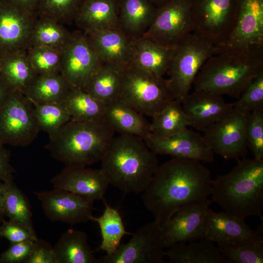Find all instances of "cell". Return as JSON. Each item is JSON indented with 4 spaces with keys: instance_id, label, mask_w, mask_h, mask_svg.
Here are the masks:
<instances>
[{
    "instance_id": "obj_1",
    "label": "cell",
    "mask_w": 263,
    "mask_h": 263,
    "mask_svg": "<svg viewBox=\"0 0 263 263\" xmlns=\"http://www.w3.org/2000/svg\"><path fill=\"white\" fill-rule=\"evenodd\" d=\"M211 184L210 171L201 161L173 157L158 165L141 198L161 225L182 206L207 199Z\"/></svg>"
},
{
    "instance_id": "obj_2",
    "label": "cell",
    "mask_w": 263,
    "mask_h": 263,
    "mask_svg": "<svg viewBox=\"0 0 263 263\" xmlns=\"http://www.w3.org/2000/svg\"><path fill=\"white\" fill-rule=\"evenodd\" d=\"M101 161L110 185L125 193L143 192L158 166L144 140L127 134L114 136Z\"/></svg>"
},
{
    "instance_id": "obj_3",
    "label": "cell",
    "mask_w": 263,
    "mask_h": 263,
    "mask_svg": "<svg viewBox=\"0 0 263 263\" xmlns=\"http://www.w3.org/2000/svg\"><path fill=\"white\" fill-rule=\"evenodd\" d=\"M237 161L230 172L212 180L211 202L236 217L263 219V161L244 157Z\"/></svg>"
},
{
    "instance_id": "obj_4",
    "label": "cell",
    "mask_w": 263,
    "mask_h": 263,
    "mask_svg": "<svg viewBox=\"0 0 263 263\" xmlns=\"http://www.w3.org/2000/svg\"><path fill=\"white\" fill-rule=\"evenodd\" d=\"M114 132L104 120H70L49 135L45 148L66 167H86L101 161Z\"/></svg>"
},
{
    "instance_id": "obj_5",
    "label": "cell",
    "mask_w": 263,
    "mask_h": 263,
    "mask_svg": "<svg viewBox=\"0 0 263 263\" xmlns=\"http://www.w3.org/2000/svg\"><path fill=\"white\" fill-rule=\"evenodd\" d=\"M263 72V51L221 52L210 56L197 75L194 90L238 99Z\"/></svg>"
},
{
    "instance_id": "obj_6",
    "label": "cell",
    "mask_w": 263,
    "mask_h": 263,
    "mask_svg": "<svg viewBox=\"0 0 263 263\" xmlns=\"http://www.w3.org/2000/svg\"><path fill=\"white\" fill-rule=\"evenodd\" d=\"M119 98L141 114L151 117L176 100L168 79L132 65L124 70Z\"/></svg>"
},
{
    "instance_id": "obj_7",
    "label": "cell",
    "mask_w": 263,
    "mask_h": 263,
    "mask_svg": "<svg viewBox=\"0 0 263 263\" xmlns=\"http://www.w3.org/2000/svg\"><path fill=\"white\" fill-rule=\"evenodd\" d=\"M217 52L213 43L193 33L177 44L167 72L176 100L182 104L205 63Z\"/></svg>"
},
{
    "instance_id": "obj_8",
    "label": "cell",
    "mask_w": 263,
    "mask_h": 263,
    "mask_svg": "<svg viewBox=\"0 0 263 263\" xmlns=\"http://www.w3.org/2000/svg\"><path fill=\"white\" fill-rule=\"evenodd\" d=\"M39 132L33 103L22 93L12 91L0 107V144L26 147Z\"/></svg>"
},
{
    "instance_id": "obj_9",
    "label": "cell",
    "mask_w": 263,
    "mask_h": 263,
    "mask_svg": "<svg viewBox=\"0 0 263 263\" xmlns=\"http://www.w3.org/2000/svg\"><path fill=\"white\" fill-rule=\"evenodd\" d=\"M238 4L239 0H191L193 33L221 46L233 29Z\"/></svg>"
},
{
    "instance_id": "obj_10",
    "label": "cell",
    "mask_w": 263,
    "mask_h": 263,
    "mask_svg": "<svg viewBox=\"0 0 263 263\" xmlns=\"http://www.w3.org/2000/svg\"><path fill=\"white\" fill-rule=\"evenodd\" d=\"M166 248L161 225L154 220L138 228L113 253L98 259L100 263H166Z\"/></svg>"
},
{
    "instance_id": "obj_11",
    "label": "cell",
    "mask_w": 263,
    "mask_h": 263,
    "mask_svg": "<svg viewBox=\"0 0 263 263\" xmlns=\"http://www.w3.org/2000/svg\"><path fill=\"white\" fill-rule=\"evenodd\" d=\"M217 49V53L263 51V0H239L233 29Z\"/></svg>"
},
{
    "instance_id": "obj_12",
    "label": "cell",
    "mask_w": 263,
    "mask_h": 263,
    "mask_svg": "<svg viewBox=\"0 0 263 263\" xmlns=\"http://www.w3.org/2000/svg\"><path fill=\"white\" fill-rule=\"evenodd\" d=\"M191 0H169L157 7L154 20L143 36L159 43L175 47L193 33Z\"/></svg>"
},
{
    "instance_id": "obj_13",
    "label": "cell",
    "mask_w": 263,
    "mask_h": 263,
    "mask_svg": "<svg viewBox=\"0 0 263 263\" xmlns=\"http://www.w3.org/2000/svg\"><path fill=\"white\" fill-rule=\"evenodd\" d=\"M246 117L233 109L203 131V137L214 153L225 160L245 157L248 150L245 133Z\"/></svg>"
},
{
    "instance_id": "obj_14",
    "label": "cell",
    "mask_w": 263,
    "mask_h": 263,
    "mask_svg": "<svg viewBox=\"0 0 263 263\" xmlns=\"http://www.w3.org/2000/svg\"><path fill=\"white\" fill-rule=\"evenodd\" d=\"M102 62L86 34L72 32L62 51L60 74L72 87L83 88Z\"/></svg>"
},
{
    "instance_id": "obj_15",
    "label": "cell",
    "mask_w": 263,
    "mask_h": 263,
    "mask_svg": "<svg viewBox=\"0 0 263 263\" xmlns=\"http://www.w3.org/2000/svg\"><path fill=\"white\" fill-rule=\"evenodd\" d=\"M34 193L52 221L73 225L91 221L93 216L94 201L90 199L56 188Z\"/></svg>"
},
{
    "instance_id": "obj_16",
    "label": "cell",
    "mask_w": 263,
    "mask_h": 263,
    "mask_svg": "<svg viewBox=\"0 0 263 263\" xmlns=\"http://www.w3.org/2000/svg\"><path fill=\"white\" fill-rule=\"evenodd\" d=\"M211 203L207 198L187 204L177 211L174 217L161 225L167 248L177 243L203 239L205 221Z\"/></svg>"
},
{
    "instance_id": "obj_17",
    "label": "cell",
    "mask_w": 263,
    "mask_h": 263,
    "mask_svg": "<svg viewBox=\"0 0 263 263\" xmlns=\"http://www.w3.org/2000/svg\"><path fill=\"white\" fill-rule=\"evenodd\" d=\"M38 14L26 12L7 0H0V53L27 50Z\"/></svg>"
},
{
    "instance_id": "obj_18",
    "label": "cell",
    "mask_w": 263,
    "mask_h": 263,
    "mask_svg": "<svg viewBox=\"0 0 263 263\" xmlns=\"http://www.w3.org/2000/svg\"><path fill=\"white\" fill-rule=\"evenodd\" d=\"M144 141L156 155H168L206 163H211L214 159V153L203 135L188 128L167 138L158 137L150 133Z\"/></svg>"
},
{
    "instance_id": "obj_19",
    "label": "cell",
    "mask_w": 263,
    "mask_h": 263,
    "mask_svg": "<svg viewBox=\"0 0 263 263\" xmlns=\"http://www.w3.org/2000/svg\"><path fill=\"white\" fill-rule=\"evenodd\" d=\"M203 239L216 243H263L259 230L251 228L244 221L226 212H216L209 208L206 217Z\"/></svg>"
},
{
    "instance_id": "obj_20",
    "label": "cell",
    "mask_w": 263,
    "mask_h": 263,
    "mask_svg": "<svg viewBox=\"0 0 263 263\" xmlns=\"http://www.w3.org/2000/svg\"><path fill=\"white\" fill-rule=\"evenodd\" d=\"M51 182L54 188L70 191L94 201L104 199L110 185L101 169L66 166Z\"/></svg>"
},
{
    "instance_id": "obj_21",
    "label": "cell",
    "mask_w": 263,
    "mask_h": 263,
    "mask_svg": "<svg viewBox=\"0 0 263 263\" xmlns=\"http://www.w3.org/2000/svg\"><path fill=\"white\" fill-rule=\"evenodd\" d=\"M84 33L103 63L123 69L132 64L134 38L119 26Z\"/></svg>"
},
{
    "instance_id": "obj_22",
    "label": "cell",
    "mask_w": 263,
    "mask_h": 263,
    "mask_svg": "<svg viewBox=\"0 0 263 263\" xmlns=\"http://www.w3.org/2000/svg\"><path fill=\"white\" fill-rule=\"evenodd\" d=\"M182 105L189 126L202 131L233 110L222 95L201 90L189 93Z\"/></svg>"
},
{
    "instance_id": "obj_23",
    "label": "cell",
    "mask_w": 263,
    "mask_h": 263,
    "mask_svg": "<svg viewBox=\"0 0 263 263\" xmlns=\"http://www.w3.org/2000/svg\"><path fill=\"white\" fill-rule=\"evenodd\" d=\"M119 0H83L74 22L84 32L119 26Z\"/></svg>"
},
{
    "instance_id": "obj_24",
    "label": "cell",
    "mask_w": 263,
    "mask_h": 263,
    "mask_svg": "<svg viewBox=\"0 0 263 263\" xmlns=\"http://www.w3.org/2000/svg\"><path fill=\"white\" fill-rule=\"evenodd\" d=\"M176 46L163 45L144 36L135 38L131 65L163 77L167 73Z\"/></svg>"
},
{
    "instance_id": "obj_25",
    "label": "cell",
    "mask_w": 263,
    "mask_h": 263,
    "mask_svg": "<svg viewBox=\"0 0 263 263\" xmlns=\"http://www.w3.org/2000/svg\"><path fill=\"white\" fill-rule=\"evenodd\" d=\"M144 116L118 98L106 104L103 120L114 132L144 140L151 132L150 123Z\"/></svg>"
},
{
    "instance_id": "obj_26",
    "label": "cell",
    "mask_w": 263,
    "mask_h": 263,
    "mask_svg": "<svg viewBox=\"0 0 263 263\" xmlns=\"http://www.w3.org/2000/svg\"><path fill=\"white\" fill-rule=\"evenodd\" d=\"M157 9L149 0H119V26L132 38H140L151 25Z\"/></svg>"
},
{
    "instance_id": "obj_27",
    "label": "cell",
    "mask_w": 263,
    "mask_h": 263,
    "mask_svg": "<svg viewBox=\"0 0 263 263\" xmlns=\"http://www.w3.org/2000/svg\"><path fill=\"white\" fill-rule=\"evenodd\" d=\"M188 244L179 242L165 251L167 263H227L214 242L202 239Z\"/></svg>"
},
{
    "instance_id": "obj_28",
    "label": "cell",
    "mask_w": 263,
    "mask_h": 263,
    "mask_svg": "<svg viewBox=\"0 0 263 263\" xmlns=\"http://www.w3.org/2000/svg\"><path fill=\"white\" fill-rule=\"evenodd\" d=\"M53 249L56 263H100L89 245L87 234L81 230L67 229Z\"/></svg>"
},
{
    "instance_id": "obj_29",
    "label": "cell",
    "mask_w": 263,
    "mask_h": 263,
    "mask_svg": "<svg viewBox=\"0 0 263 263\" xmlns=\"http://www.w3.org/2000/svg\"><path fill=\"white\" fill-rule=\"evenodd\" d=\"M2 56L0 77L12 91L24 94L38 75L30 62L27 50Z\"/></svg>"
},
{
    "instance_id": "obj_30",
    "label": "cell",
    "mask_w": 263,
    "mask_h": 263,
    "mask_svg": "<svg viewBox=\"0 0 263 263\" xmlns=\"http://www.w3.org/2000/svg\"><path fill=\"white\" fill-rule=\"evenodd\" d=\"M124 69L102 63L85 86V91L105 104L120 96Z\"/></svg>"
},
{
    "instance_id": "obj_31",
    "label": "cell",
    "mask_w": 263,
    "mask_h": 263,
    "mask_svg": "<svg viewBox=\"0 0 263 263\" xmlns=\"http://www.w3.org/2000/svg\"><path fill=\"white\" fill-rule=\"evenodd\" d=\"M72 87L60 73L38 75L24 94L33 103H62Z\"/></svg>"
},
{
    "instance_id": "obj_32",
    "label": "cell",
    "mask_w": 263,
    "mask_h": 263,
    "mask_svg": "<svg viewBox=\"0 0 263 263\" xmlns=\"http://www.w3.org/2000/svg\"><path fill=\"white\" fill-rule=\"evenodd\" d=\"M63 103L71 120L97 121L103 120L106 105L82 88L72 87Z\"/></svg>"
},
{
    "instance_id": "obj_33",
    "label": "cell",
    "mask_w": 263,
    "mask_h": 263,
    "mask_svg": "<svg viewBox=\"0 0 263 263\" xmlns=\"http://www.w3.org/2000/svg\"><path fill=\"white\" fill-rule=\"evenodd\" d=\"M71 34L64 24L38 14L32 28L28 48L44 46L62 51Z\"/></svg>"
},
{
    "instance_id": "obj_34",
    "label": "cell",
    "mask_w": 263,
    "mask_h": 263,
    "mask_svg": "<svg viewBox=\"0 0 263 263\" xmlns=\"http://www.w3.org/2000/svg\"><path fill=\"white\" fill-rule=\"evenodd\" d=\"M103 200L105 207L103 214L98 217L93 216L91 221L97 223L100 229L102 242L97 250H103L110 255L119 247L122 238L131 234L126 231L118 211Z\"/></svg>"
},
{
    "instance_id": "obj_35",
    "label": "cell",
    "mask_w": 263,
    "mask_h": 263,
    "mask_svg": "<svg viewBox=\"0 0 263 263\" xmlns=\"http://www.w3.org/2000/svg\"><path fill=\"white\" fill-rule=\"evenodd\" d=\"M152 118L150 132L160 138L172 136L189 126L182 104L176 100L169 102Z\"/></svg>"
},
{
    "instance_id": "obj_36",
    "label": "cell",
    "mask_w": 263,
    "mask_h": 263,
    "mask_svg": "<svg viewBox=\"0 0 263 263\" xmlns=\"http://www.w3.org/2000/svg\"><path fill=\"white\" fill-rule=\"evenodd\" d=\"M4 183L5 188L3 203L4 215L9 220L35 231L32 220L33 214L27 197L16 185L13 180Z\"/></svg>"
},
{
    "instance_id": "obj_37",
    "label": "cell",
    "mask_w": 263,
    "mask_h": 263,
    "mask_svg": "<svg viewBox=\"0 0 263 263\" xmlns=\"http://www.w3.org/2000/svg\"><path fill=\"white\" fill-rule=\"evenodd\" d=\"M33 104L40 131L47 133L49 135L71 120L69 113L63 102Z\"/></svg>"
},
{
    "instance_id": "obj_38",
    "label": "cell",
    "mask_w": 263,
    "mask_h": 263,
    "mask_svg": "<svg viewBox=\"0 0 263 263\" xmlns=\"http://www.w3.org/2000/svg\"><path fill=\"white\" fill-rule=\"evenodd\" d=\"M227 263H263V243H217Z\"/></svg>"
},
{
    "instance_id": "obj_39",
    "label": "cell",
    "mask_w": 263,
    "mask_h": 263,
    "mask_svg": "<svg viewBox=\"0 0 263 263\" xmlns=\"http://www.w3.org/2000/svg\"><path fill=\"white\" fill-rule=\"evenodd\" d=\"M62 51L44 46L27 49L30 62L38 75L60 73Z\"/></svg>"
},
{
    "instance_id": "obj_40",
    "label": "cell",
    "mask_w": 263,
    "mask_h": 263,
    "mask_svg": "<svg viewBox=\"0 0 263 263\" xmlns=\"http://www.w3.org/2000/svg\"><path fill=\"white\" fill-rule=\"evenodd\" d=\"M83 0H39L38 14L52 18L64 25L74 22Z\"/></svg>"
},
{
    "instance_id": "obj_41",
    "label": "cell",
    "mask_w": 263,
    "mask_h": 263,
    "mask_svg": "<svg viewBox=\"0 0 263 263\" xmlns=\"http://www.w3.org/2000/svg\"><path fill=\"white\" fill-rule=\"evenodd\" d=\"M233 104V109L247 115L263 111V72L255 77Z\"/></svg>"
},
{
    "instance_id": "obj_42",
    "label": "cell",
    "mask_w": 263,
    "mask_h": 263,
    "mask_svg": "<svg viewBox=\"0 0 263 263\" xmlns=\"http://www.w3.org/2000/svg\"><path fill=\"white\" fill-rule=\"evenodd\" d=\"M245 139L254 158L263 161V111H254L247 115Z\"/></svg>"
},
{
    "instance_id": "obj_43",
    "label": "cell",
    "mask_w": 263,
    "mask_h": 263,
    "mask_svg": "<svg viewBox=\"0 0 263 263\" xmlns=\"http://www.w3.org/2000/svg\"><path fill=\"white\" fill-rule=\"evenodd\" d=\"M0 225V233L10 242L11 244L26 241H35L38 237L35 231H32L23 225L12 222L3 220Z\"/></svg>"
},
{
    "instance_id": "obj_44",
    "label": "cell",
    "mask_w": 263,
    "mask_h": 263,
    "mask_svg": "<svg viewBox=\"0 0 263 263\" xmlns=\"http://www.w3.org/2000/svg\"><path fill=\"white\" fill-rule=\"evenodd\" d=\"M35 241L11 244L0 256V263H24L28 257Z\"/></svg>"
},
{
    "instance_id": "obj_45",
    "label": "cell",
    "mask_w": 263,
    "mask_h": 263,
    "mask_svg": "<svg viewBox=\"0 0 263 263\" xmlns=\"http://www.w3.org/2000/svg\"><path fill=\"white\" fill-rule=\"evenodd\" d=\"M24 263H56L53 246L38 238Z\"/></svg>"
},
{
    "instance_id": "obj_46",
    "label": "cell",
    "mask_w": 263,
    "mask_h": 263,
    "mask_svg": "<svg viewBox=\"0 0 263 263\" xmlns=\"http://www.w3.org/2000/svg\"><path fill=\"white\" fill-rule=\"evenodd\" d=\"M0 144V181L5 182L13 180L15 171L11 164L10 151Z\"/></svg>"
},
{
    "instance_id": "obj_47",
    "label": "cell",
    "mask_w": 263,
    "mask_h": 263,
    "mask_svg": "<svg viewBox=\"0 0 263 263\" xmlns=\"http://www.w3.org/2000/svg\"><path fill=\"white\" fill-rule=\"evenodd\" d=\"M21 10L29 13L38 14L39 0H7Z\"/></svg>"
},
{
    "instance_id": "obj_48",
    "label": "cell",
    "mask_w": 263,
    "mask_h": 263,
    "mask_svg": "<svg viewBox=\"0 0 263 263\" xmlns=\"http://www.w3.org/2000/svg\"><path fill=\"white\" fill-rule=\"evenodd\" d=\"M12 91L0 76V107L6 101Z\"/></svg>"
},
{
    "instance_id": "obj_49",
    "label": "cell",
    "mask_w": 263,
    "mask_h": 263,
    "mask_svg": "<svg viewBox=\"0 0 263 263\" xmlns=\"http://www.w3.org/2000/svg\"><path fill=\"white\" fill-rule=\"evenodd\" d=\"M5 190V188L4 182L0 181V223H1L4 220L3 203Z\"/></svg>"
},
{
    "instance_id": "obj_50",
    "label": "cell",
    "mask_w": 263,
    "mask_h": 263,
    "mask_svg": "<svg viewBox=\"0 0 263 263\" xmlns=\"http://www.w3.org/2000/svg\"><path fill=\"white\" fill-rule=\"evenodd\" d=\"M150 2L153 4L157 7H158L165 3L169 1V0H149Z\"/></svg>"
},
{
    "instance_id": "obj_51",
    "label": "cell",
    "mask_w": 263,
    "mask_h": 263,
    "mask_svg": "<svg viewBox=\"0 0 263 263\" xmlns=\"http://www.w3.org/2000/svg\"><path fill=\"white\" fill-rule=\"evenodd\" d=\"M2 57H3L2 55L0 53V71L1 65H2Z\"/></svg>"
},
{
    "instance_id": "obj_52",
    "label": "cell",
    "mask_w": 263,
    "mask_h": 263,
    "mask_svg": "<svg viewBox=\"0 0 263 263\" xmlns=\"http://www.w3.org/2000/svg\"><path fill=\"white\" fill-rule=\"evenodd\" d=\"M1 237V234H0V239Z\"/></svg>"
}]
</instances>
